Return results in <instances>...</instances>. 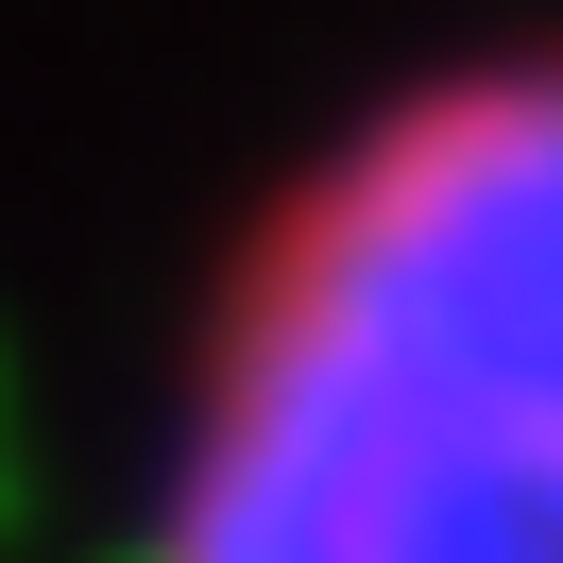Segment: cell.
Returning a JSON list of instances; mask_svg holds the SVG:
<instances>
[{
    "label": "cell",
    "instance_id": "obj_1",
    "mask_svg": "<svg viewBox=\"0 0 563 563\" xmlns=\"http://www.w3.org/2000/svg\"><path fill=\"white\" fill-rule=\"evenodd\" d=\"M120 563H563V18L410 52L256 172Z\"/></svg>",
    "mask_w": 563,
    "mask_h": 563
}]
</instances>
